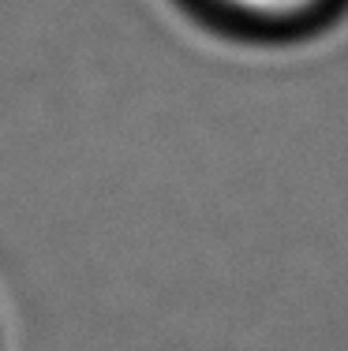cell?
I'll return each instance as SVG.
<instances>
[{
	"label": "cell",
	"mask_w": 348,
	"mask_h": 351,
	"mask_svg": "<svg viewBox=\"0 0 348 351\" xmlns=\"http://www.w3.org/2000/svg\"><path fill=\"white\" fill-rule=\"evenodd\" d=\"M198 4L221 12L244 30H308L329 19L341 0H198Z\"/></svg>",
	"instance_id": "obj_1"
}]
</instances>
